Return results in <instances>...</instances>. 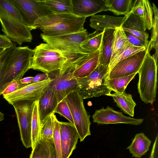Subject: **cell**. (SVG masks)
<instances>
[{"label":"cell","mask_w":158,"mask_h":158,"mask_svg":"<svg viewBox=\"0 0 158 158\" xmlns=\"http://www.w3.org/2000/svg\"><path fill=\"white\" fill-rule=\"evenodd\" d=\"M34 50L31 69L46 74L59 69L67 61L77 60L84 55L59 49L47 43L40 44Z\"/></svg>","instance_id":"cell-1"},{"label":"cell","mask_w":158,"mask_h":158,"mask_svg":"<svg viewBox=\"0 0 158 158\" xmlns=\"http://www.w3.org/2000/svg\"><path fill=\"white\" fill-rule=\"evenodd\" d=\"M0 22L2 31L11 41L20 45L31 41V31L23 22L12 0H0Z\"/></svg>","instance_id":"cell-2"},{"label":"cell","mask_w":158,"mask_h":158,"mask_svg":"<svg viewBox=\"0 0 158 158\" xmlns=\"http://www.w3.org/2000/svg\"><path fill=\"white\" fill-rule=\"evenodd\" d=\"M86 17L73 13L53 12L38 19L34 29H39L46 36L62 35L78 32L84 29Z\"/></svg>","instance_id":"cell-3"},{"label":"cell","mask_w":158,"mask_h":158,"mask_svg":"<svg viewBox=\"0 0 158 158\" xmlns=\"http://www.w3.org/2000/svg\"><path fill=\"white\" fill-rule=\"evenodd\" d=\"M34 53V49L28 46L17 47L14 43L5 62L0 86L1 94L10 82L20 80L31 69Z\"/></svg>","instance_id":"cell-4"},{"label":"cell","mask_w":158,"mask_h":158,"mask_svg":"<svg viewBox=\"0 0 158 158\" xmlns=\"http://www.w3.org/2000/svg\"><path fill=\"white\" fill-rule=\"evenodd\" d=\"M150 45L148 42L147 51L138 73V93L141 100L146 104H152L155 101L157 86V64L149 53Z\"/></svg>","instance_id":"cell-5"},{"label":"cell","mask_w":158,"mask_h":158,"mask_svg":"<svg viewBox=\"0 0 158 158\" xmlns=\"http://www.w3.org/2000/svg\"><path fill=\"white\" fill-rule=\"evenodd\" d=\"M86 56L75 61H68L60 69L48 74L52 80L48 86L54 92L58 103L71 92L78 91L79 85L74 72L77 64Z\"/></svg>","instance_id":"cell-6"},{"label":"cell","mask_w":158,"mask_h":158,"mask_svg":"<svg viewBox=\"0 0 158 158\" xmlns=\"http://www.w3.org/2000/svg\"><path fill=\"white\" fill-rule=\"evenodd\" d=\"M109 72L108 66L99 64L89 75L77 79L79 85L77 91L83 99L110 93L111 90L106 83Z\"/></svg>","instance_id":"cell-7"},{"label":"cell","mask_w":158,"mask_h":158,"mask_svg":"<svg viewBox=\"0 0 158 158\" xmlns=\"http://www.w3.org/2000/svg\"><path fill=\"white\" fill-rule=\"evenodd\" d=\"M78 133L80 141L91 135L90 115L87 112L83 104V99L77 91H72L65 98Z\"/></svg>","instance_id":"cell-8"},{"label":"cell","mask_w":158,"mask_h":158,"mask_svg":"<svg viewBox=\"0 0 158 158\" xmlns=\"http://www.w3.org/2000/svg\"><path fill=\"white\" fill-rule=\"evenodd\" d=\"M35 100L19 101L12 104L17 116L21 140L26 148L32 146L31 121Z\"/></svg>","instance_id":"cell-9"},{"label":"cell","mask_w":158,"mask_h":158,"mask_svg":"<svg viewBox=\"0 0 158 158\" xmlns=\"http://www.w3.org/2000/svg\"><path fill=\"white\" fill-rule=\"evenodd\" d=\"M86 29L64 35L46 36L42 33L40 36L46 43L56 48L83 54L89 53L83 50L80 45L88 34Z\"/></svg>","instance_id":"cell-10"},{"label":"cell","mask_w":158,"mask_h":158,"mask_svg":"<svg viewBox=\"0 0 158 158\" xmlns=\"http://www.w3.org/2000/svg\"><path fill=\"white\" fill-rule=\"evenodd\" d=\"M25 24L31 31L34 30L36 21L53 12L42 3V0H12Z\"/></svg>","instance_id":"cell-11"},{"label":"cell","mask_w":158,"mask_h":158,"mask_svg":"<svg viewBox=\"0 0 158 158\" xmlns=\"http://www.w3.org/2000/svg\"><path fill=\"white\" fill-rule=\"evenodd\" d=\"M147 50L146 49L124 59L117 63L109 71L107 79L123 77L138 73Z\"/></svg>","instance_id":"cell-12"},{"label":"cell","mask_w":158,"mask_h":158,"mask_svg":"<svg viewBox=\"0 0 158 158\" xmlns=\"http://www.w3.org/2000/svg\"><path fill=\"white\" fill-rule=\"evenodd\" d=\"M52 80L49 78L42 81L27 84L11 93L3 95V98L11 105L19 101L35 100L39 98L44 89Z\"/></svg>","instance_id":"cell-13"},{"label":"cell","mask_w":158,"mask_h":158,"mask_svg":"<svg viewBox=\"0 0 158 158\" xmlns=\"http://www.w3.org/2000/svg\"><path fill=\"white\" fill-rule=\"evenodd\" d=\"M93 122L98 124H108L123 123L138 125L142 123L143 118L136 119L124 115L122 112L114 110L107 106L96 110L92 115Z\"/></svg>","instance_id":"cell-14"},{"label":"cell","mask_w":158,"mask_h":158,"mask_svg":"<svg viewBox=\"0 0 158 158\" xmlns=\"http://www.w3.org/2000/svg\"><path fill=\"white\" fill-rule=\"evenodd\" d=\"M62 158H69L76 148L79 138L74 125L70 122H59Z\"/></svg>","instance_id":"cell-15"},{"label":"cell","mask_w":158,"mask_h":158,"mask_svg":"<svg viewBox=\"0 0 158 158\" xmlns=\"http://www.w3.org/2000/svg\"><path fill=\"white\" fill-rule=\"evenodd\" d=\"M72 13L87 17L101 12L107 11L105 0H72Z\"/></svg>","instance_id":"cell-16"},{"label":"cell","mask_w":158,"mask_h":158,"mask_svg":"<svg viewBox=\"0 0 158 158\" xmlns=\"http://www.w3.org/2000/svg\"><path fill=\"white\" fill-rule=\"evenodd\" d=\"M58 103L54 92L48 86L43 90L38 98V110L41 124L52 114Z\"/></svg>","instance_id":"cell-17"},{"label":"cell","mask_w":158,"mask_h":158,"mask_svg":"<svg viewBox=\"0 0 158 158\" xmlns=\"http://www.w3.org/2000/svg\"><path fill=\"white\" fill-rule=\"evenodd\" d=\"M121 27L125 32L130 33L140 38L146 43H148V34L140 18L129 12L125 15Z\"/></svg>","instance_id":"cell-18"},{"label":"cell","mask_w":158,"mask_h":158,"mask_svg":"<svg viewBox=\"0 0 158 158\" xmlns=\"http://www.w3.org/2000/svg\"><path fill=\"white\" fill-rule=\"evenodd\" d=\"M99 50L89 53L77 64L73 73L77 79L88 76L95 69L99 64Z\"/></svg>","instance_id":"cell-19"},{"label":"cell","mask_w":158,"mask_h":158,"mask_svg":"<svg viewBox=\"0 0 158 158\" xmlns=\"http://www.w3.org/2000/svg\"><path fill=\"white\" fill-rule=\"evenodd\" d=\"M129 12L140 18L146 29L149 30L152 28L153 14L152 6L149 1H133Z\"/></svg>","instance_id":"cell-20"},{"label":"cell","mask_w":158,"mask_h":158,"mask_svg":"<svg viewBox=\"0 0 158 158\" xmlns=\"http://www.w3.org/2000/svg\"><path fill=\"white\" fill-rule=\"evenodd\" d=\"M124 17L108 15H94L90 20V27L102 32L105 29H112L121 27Z\"/></svg>","instance_id":"cell-21"},{"label":"cell","mask_w":158,"mask_h":158,"mask_svg":"<svg viewBox=\"0 0 158 158\" xmlns=\"http://www.w3.org/2000/svg\"><path fill=\"white\" fill-rule=\"evenodd\" d=\"M115 29H105L99 49V64L108 66L112 53L113 40Z\"/></svg>","instance_id":"cell-22"},{"label":"cell","mask_w":158,"mask_h":158,"mask_svg":"<svg viewBox=\"0 0 158 158\" xmlns=\"http://www.w3.org/2000/svg\"><path fill=\"white\" fill-rule=\"evenodd\" d=\"M151 143V141L143 133H137L126 149L129 150L132 156L140 158L149 150Z\"/></svg>","instance_id":"cell-23"},{"label":"cell","mask_w":158,"mask_h":158,"mask_svg":"<svg viewBox=\"0 0 158 158\" xmlns=\"http://www.w3.org/2000/svg\"><path fill=\"white\" fill-rule=\"evenodd\" d=\"M107 96L112 97L117 106L125 114L133 117L136 103L131 94L124 92L122 93L109 94Z\"/></svg>","instance_id":"cell-24"},{"label":"cell","mask_w":158,"mask_h":158,"mask_svg":"<svg viewBox=\"0 0 158 158\" xmlns=\"http://www.w3.org/2000/svg\"><path fill=\"white\" fill-rule=\"evenodd\" d=\"M146 48L135 46L127 40L111 60L108 66L109 71L119 61L139 52L143 51Z\"/></svg>","instance_id":"cell-25"},{"label":"cell","mask_w":158,"mask_h":158,"mask_svg":"<svg viewBox=\"0 0 158 158\" xmlns=\"http://www.w3.org/2000/svg\"><path fill=\"white\" fill-rule=\"evenodd\" d=\"M133 1L132 0H105L108 10L116 15L127 14L131 9Z\"/></svg>","instance_id":"cell-26"},{"label":"cell","mask_w":158,"mask_h":158,"mask_svg":"<svg viewBox=\"0 0 158 158\" xmlns=\"http://www.w3.org/2000/svg\"><path fill=\"white\" fill-rule=\"evenodd\" d=\"M102 34L103 32L97 31L88 34L81 44L80 47L89 53L96 52L100 48Z\"/></svg>","instance_id":"cell-27"},{"label":"cell","mask_w":158,"mask_h":158,"mask_svg":"<svg viewBox=\"0 0 158 158\" xmlns=\"http://www.w3.org/2000/svg\"><path fill=\"white\" fill-rule=\"evenodd\" d=\"M42 3L53 12L72 13V0H44Z\"/></svg>","instance_id":"cell-28"},{"label":"cell","mask_w":158,"mask_h":158,"mask_svg":"<svg viewBox=\"0 0 158 158\" xmlns=\"http://www.w3.org/2000/svg\"><path fill=\"white\" fill-rule=\"evenodd\" d=\"M38 98L36 99L33 106L31 121V141L32 149L40 139L41 126L38 110Z\"/></svg>","instance_id":"cell-29"},{"label":"cell","mask_w":158,"mask_h":158,"mask_svg":"<svg viewBox=\"0 0 158 158\" xmlns=\"http://www.w3.org/2000/svg\"><path fill=\"white\" fill-rule=\"evenodd\" d=\"M137 73L126 77L113 79H107L108 88L115 93H122L125 92L126 87Z\"/></svg>","instance_id":"cell-30"},{"label":"cell","mask_w":158,"mask_h":158,"mask_svg":"<svg viewBox=\"0 0 158 158\" xmlns=\"http://www.w3.org/2000/svg\"><path fill=\"white\" fill-rule=\"evenodd\" d=\"M49 154L48 141L40 138L32 149L30 158H48Z\"/></svg>","instance_id":"cell-31"},{"label":"cell","mask_w":158,"mask_h":158,"mask_svg":"<svg viewBox=\"0 0 158 158\" xmlns=\"http://www.w3.org/2000/svg\"><path fill=\"white\" fill-rule=\"evenodd\" d=\"M127 41V36L125 32L121 27L117 28L115 29L111 60Z\"/></svg>","instance_id":"cell-32"},{"label":"cell","mask_w":158,"mask_h":158,"mask_svg":"<svg viewBox=\"0 0 158 158\" xmlns=\"http://www.w3.org/2000/svg\"><path fill=\"white\" fill-rule=\"evenodd\" d=\"M53 127L52 139L59 158H62L61 155L60 134V130L59 121L54 114L50 115Z\"/></svg>","instance_id":"cell-33"},{"label":"cell","mask_w":158,"mask_h":158,"mask_svg":"<svg viewBox=\"0 0 158 158\" xmlns=\"http://www.w3.org/2000/svg\"><path fill=\"white\" fill-rule=\"evenodd\" d=\"M53 127L51 116H49L41 124L40 136L43 140L48 141L52 138Z\"/></svg>","instance_id":"cell-34"},{"label":"cell","mask_w":158,"mask_h":158,"mask_svg":"<svg viewBox=\"0 0 158 158\" xmlns=\"http://www.w3.org/2000/svg\"><path fill=\"white\" fill-rule=\"evenodd\" d=\"M55 113H57L64 117L74 125L71 113L65 98L58 103L54 114Z\"/></svg>","instance_id":"cell-35"},{"label":"cell","mask_w":158,"mask_h":158,"mask_svg":"<svg viewBox=\"0 0 158 158\" xmlns=\"http://www.w3.org/2000/svg\"><path fill=\"white\" fill-rule=\"evenodd\" d=\"M27 84H22L20 80H15L10 82L1 93V95L3 96L11 93L20 88L23 87Z\"/></svg>","instance_id":"cell-36"},{"label":"cell","mask_w":158,"mask_h":158,"mask_svg":"<svg viewBox=\"0 0 158 158\" xmlns=\"http://www.w3.org/2000/svg\"><path fill=\"white\" fill-rule=\"evenodd\" d=\"M125 33L127 40L132 45L138 47H147L148 44L146 43L139 38L130 33L127 32Z\"/></svg>","instance_id":"cell-37"},{"label":"cell","mask_w":158,"mask_h":158,"mask_svg":"<svg viewBox=\"0 0 158 158\" xmlns=\"http://www.w3.org/2000/svg\"><path fill=\"white\" fill-rule=\"evenodd\" d=\"M152 33L150 40L151 42L155 41L158 40V16H154L153 19Z\"/></svg>","instance_id":"cell-38"},{"label":"cell","mask_w":158,"mask_h":158,"mask_svg":"<svg viewBox=\"0 0 158 158\" xmlns=\"http://www.w3.org/2000/svg\"><path fill=\"white\" fill-rule=\"evenodd\" d=\"M13 44L5 35L0 34V48H8L12 47Z\"/></svg>","instance_id":"cell-39"},{"label":"cell","mask_w":158,"mask_h":158,"mask_svg":"<svg viewBox=\"0 0 158 158\" xmlns=\"http://www.w3.org/2000/svg\"><path fill=\"white\" fill-rule=\"evenodd\" d=\"M49 154L48 158H59L52 138L48 141Z\"/></svg>","instance_id":"cell-40"},{"label":"cell","mask_w":158,"mask_h":158,"mask_svg":"<svg viewBox=\"0 0 158 158\" xmlns=\"http://www.w3.org/2000/svg\"><path fill=\"white\" fill-rule=\"evenodd\" d=\"M13 44H13V46L9 48L8 51L7 52L3 57L1 62L0 63V86L2 78L4 71L5 62L6 59V58L8 56L9 53L10 52V51L11 50L13 46ZM0 95L1 92L0 90Z\"/></svg>","instance_id":"cell-41"},{"label":"cell","mask_w":158,"mask_h":158,"mask_svg":"<svg viewBox=\"0 0 158 158\" xmlns=\"http://www.w3.org/2000/svg\"><path fill=\"white\" fill-rule=\"evenodd\" d=\"M49 78L48 74H38L33 77L32 83L42 81Z\"/></svg>","instance_id":"cell-42"},{"label":"cell","mask_w":158,"mask_h":158,"mask_svg":"<svg viewBox=\"0 0 158 158\" xmlns=\"http://www.w3.org/2000/svg\"><path fill=\"white\" fill-rule=\"evenodd\" d=\"M150 158H158V135L153 146Z\"/></svg>","instance_id":"cell-43"},{"label":"cell","mask_w":158,"mask_h":158,"mask_svg":"<svg viewBox=\"0 0 158 158\" xmlns=\"http://www.w3.org/2000/svg\"><path fill=\"white\" fill-rule=\"evenodd\" d=\"M33 77H28L24 78H22L20 81L22 84H27L32 83Z\"/></svg>","instance_id":"cell-44"},{"label":"cell","mask_w":158,"mask_h":158,"mask_svg":"<svg viewBox=\"0 0 158 158\" xmlns=\"http://www.w3.org/2000/svg\"><path fill=\"white\" fill-rule=\"evenodd\" d=\"M10 48L7 49L0 48V63L3 57Z\"/></svg>","instance_id":"cell-45"},{"label":"cell","mask_w":158,"mask_h":158,"mask_svg":"<svg viewBox=\"0 0 158 158\" xmlns=\"http://www.w3.org/2000/svg\"><path fill=\"white\" fill-rule=\"evenodd\" d=\"M4 119V114L0 111V121L3 120Z\"/></svg>","instance_id":"cell-46"}]
</instances>
